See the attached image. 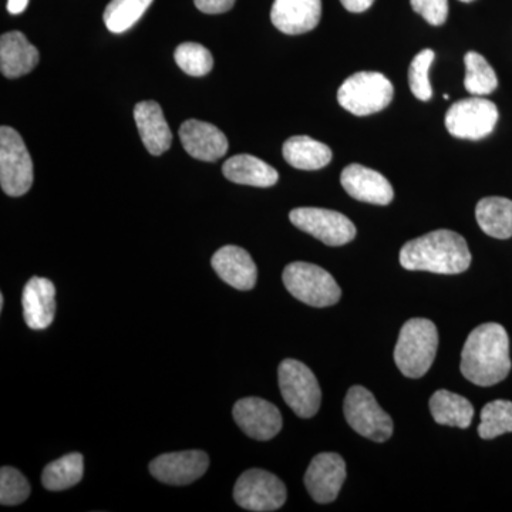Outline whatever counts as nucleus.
Here are the masks:
<instances>
[{"label":"nucleus","instance_id":"c756f323","mask_svg":"<svg viewBox=\"0 0 512 512\" xmlns=\"http://www.w3.org/2000/svg\"><path fill=\"white\" fill-rule=\"evenodd\" d=\"M174 57L180 69L190 76H205L214 67L210 50L198 43H183L175 49Z\"/></svg>","mask_w":512,"mask_h":512},{"label":"nucleus","instance_id":"39448f33","mask_svg":"<svg viewBox=\"0 0 512 512\" xmlns=\"http://www.w3.org/2000/svg\"><path fill=\"white\" fill-rule=\"evenodd\" d=\"M394 87L382 73L359 72L340 86L338 101L343 109L355 116L379 113L392 103Z\"/></svg>","mask_w":512,"mask_h":512},{"label":"nucleus","instance_id":"72a5a7b5","mask_svg":"<svg viewBox=\"0 0 512 512\" xmlns=\"http://www.w3.org/2000/svg\"><path fill=\"white\" fill-rule=\"evenodd\" d=\"M197 9L207 15H220L228 12L235 5V0H194Z\"/></svg>","mask_w":512,"mask_h":512},{"label":"nucleus","instance_id":"4be33fe9","mask_svg":"<svg viewBox=\"0 0 512 512\" xmlns=\"http://www.w3.org/2000/svg\"><path fill=\"white\" fill-rule=\"evenodd\" d=\"M222 174L235 184L268 188L278 183L279 174L265 161L249 154H239L225 161Z\"/></svg>","mask_w":512,"mask_h":512},{"label":"nucleus","instance_id":"dca6fc26","mask_svg":"<svg viewBox=\"0 0 512 512\" xmlns=\"http://www.w3.org/2000/svg\"><path fill=\"white\" fill-rule=\"evenodd\" d=\"M181 143L197 160L214 163L224 157L228 151V140L220 128L200 120L185 121L180 128Z\"/></svg>","mask_w":512,"mask_h":512},{"label":"nucleus","instance_id":"c85d7f7f","mask_svg":"<svg viewBox=\"0 0 512 512\" xmlns=\"http://www.w3.org/2000/svg\"><path fill=\"white\" fill-rule=\"evenodd\" d=\"M507 433H512V403L508 400H495L485 404L478 426L481 439L493 440Z\"/></svg>","mask_w":512,"mask_h":512},{"label":"nucleus","instance_id":"2eb2a0df","mask_svg":"<svg viewBox=\"0 0 512 512\" xmlns=\"http://www.w3.org/2000/svg\"><path fill=\"white\" fill-rule=\"evenodd\" d=\"M340 183L350 197L357 201L389 205L394 198L393 187L389 180L383 174L365 165H348L340 175Z\"/></svg>","mask_w":512,"mask_h":512},{"label":"nucleus","instance_id":"a878e982","mask_svg":"<svg viewBox=\"0 0 512 512\" xmlns=\"http://www.w3.org/2000/svg\"><path fill=\"white\" fill-rule=\"evenodd\" d=\"M84 458L80 453L67 454L47 464L43 470L42 483L46 490L63 491L82 481Z\"/></svg>","mask_w":512,"mask_h":512},{"label":"nucleus","instance_id":"4c0bfd02","mask_svg":"<svg viewBox=\"0 0 512 512\" xmlns=\"http://www.w3.org/2000/svg\"><path fill=\"white\" fill-rule=\"evenodd\" d=\"M460 2L470 3V2H473V0H460Z\"/></svg>","mask_w":512,"mask_h":512},{"label":"nucleus","instance_id":"473e14b6","mask_svg":"<svg viewBox=\"0 0 512 512\" xmlns=\"http://www.w3.org/2000/svg\"><path fill=\"white\" fill-rule=\"evenodd\" d=\"M414 12L430 25L441 26L448 18V0H410Z\"/></svg>","mask_w":512,"mask_h":512},{"label":"nucleus","instance_id":"7c9ffc66","mask_svg":"<svg viewBox=\"0 0 512 512\" xmlns=\"http://www.w3.org/2000/svg\"><path fill=\"white\" fill-rule=\"evenodd\" d=\"M434 52L431 49L421 50L419 55L414 57L409 67L410 90L416 99L429 101L433 97V90L429 79L431 64L434 62Z\"/></svg>","mask_w":512,"mask_h":512},{"label":"nucleus","instance_id":"cd10ccee","mask_svg":"<svg viewBox=\"0 0 512 512\" xmlns=\"http://www.w3.org/2000/svg\"><path fill=\"white\" fill-rule=\"evenodd\" d=\"M153 0H111L104 12V23L113 33L133 28L146 13Z\"/></svg>","mask_w":512,"mask_h":512},{"label":"nucleus","instance_id":"9d476101","mask_svg":"<svg viewBox=\"0 0 512 512\" xmlns=\"http://www.w3.org/2000/svg\"><path fill=\"white\" fill-rule=\"evenodd\" d=\"M285 484L269 471L252 468L238 478L234 498L247 511L271 512L279 510L286 501Z\"/></svg>","mask_w":512,"mask_h":512},{"label":"nucleus","instance_id":"2f4dec72","mask_svg":"<svg viewBox=\"0 0 512 512\" xmlns=\"http://www.w3.org/2000/svg\"><path fill=\"white\" fill-rule=\"evenodd\" d=\"M30 494L29 481L13 467H2L0 470V504L18 505L28 500Z\"/></svg>","mask_w":512,"mask_h":512},{"label":"nucleus","instance_id":"20e7f679","mask_svg":"<svg viewBox=\"0 0 512 512\" xmlns=\"http://www.w3.org/2000/svg\"><path fill=\"white\" fill-rule=\"evenodd\" d=\"M285 288L293 298L313 308H328L340 301L342 291L332 275L318 265L308 262H293L286 266Z\"/></svg>","mask_w":512,"mask_h":512},{"label":"nucleus","instance_id":"f257e3e1","mask_svg":"<svg viewBox=\"0 0 512 512\" xmlns=\"http://www.w3.org/2000/svg\"><path fill=\"white\" fill-rule=\"evenodd\" d=\"M461 373L477 386H494L510 375V339L498 323H484L470 333L461 352Z\"/></svg>","mask_w":512,"mask_h":512},{"label":"nucleus","instance_id":"a211bd4d","mask_svg":"<svg viewBox=\"0 0 512 512\" xmlns=\"http://www.w3.org/2000/svg\"><path fill=\"white\" fill-rule=\"evenodd\" d=\"M212 268L222 281L238 291H251L258 279V268L245 249L227 245L218 249L211 259Z\"/></svg>","mask_w":512,"mask_h":512},{"label":"nucleus","instance_id":"f704fd0d","mask_svg":"<svg viewBox=\"0 0 512 512\" xmlns=\"http://www.w3.org/2000/svg\"><path fill=\"white\" fill-rule=\"evenodd\" d=\"M340 2H342L343 8L349 12L362 13L366 12L375 0H340Z\"/></svg>","mask_w":512,"mask_h":512},{"label":"nucleus","instance_id":"aec40b11","mask_svg":"<svg viewBox=\"0 0 512 512\" xmlns=\"http://www.w3.org/2000/svg\"><path fill=\"white\" fill-rule=\"evenodd\" d=\"M138 133L148 153L161 156L173 143V133L168 127L163 110L156 101H143L134 109Z\"/></svg>","mask_w":512,"mask_h":512},{"label":"nucleus","instance_id":"7ed1b4c3","mask_svg":"<svg viewBox=\"0 0 512 512\" xmlns=\"http://www.w3.org/2000/svg\"><path fill=\"white\" fill-rule=\"evenodd\" d=\"M439 348V332L429 319L407 320L394 348V362L410 379H420L429 372Z\"/></svg>","mask_w":512,"mask_h":512},{"label":"nucleus","instance_id":"f3484780","mask_svg":"<svg viewBox=\"0 0 512 512\" xmlns=\"http://www.w3.org/2000/svg\"><path fill=\"white\" fill-rule=\"evenodd\" d=\"M322 18V0H275L271 20L285 35L311 32Z\"/></svg>","mask_w":512,"mask_h":512},{"label":"nucleus","instance_id":"412c9836","mask_svg":"<svg viewBox=\"0 0 512 512\" xmlns=\"http://www.w3.org/2000/svg\"><path fill=\"white\" fill-rule=\"evenodd\" d=\"M39 50L22 32L5 33L0 39V70L8 79L25 76L39 63Z\"/></svg>","mask_w":512,"mask_h":512},{"label":"nucleus","instance_id":"b1692460","mask_svg":"<svg viewBox=\"0 0 512 512\" xmlns=\"http://www.w3.org/2000/svg\"><path fill=\"white\" fill-rule=\"evenodd\" d=\"M430 412L441 426L468 429L474 417L473 404L460 394L437 390L430 399Z\"/></svg>","mask_w":512,"mask_h":512},{"label":"nucleus","instance_id":"1a4fd4ad","mask_svg":"<svg viewBox=\"0 0 512 512\" xmlns=\"http://www.w3.org/2000/svg\"><path fill=\"white\" fill-rule=\"evenodd\" d=\"M497 121V106L493 101L478 96L457 101L446 114L448 133L463 140L476 141L490 136Z\"/></svg>","mask_w":512,"mask_h":512},{"label":"nucleus","instance_id":"4468645a","mask_svg":"<svg viewBox=\"0 0 512 512\" xmlns=\"http://www.w3.org/2000/svg\"><path fill=\"white\" fill-rule=\"evenodd\" d=\"M239 429L251 439L268 441L282 430V416L275 404L259 397H247L232 410Z\"/></svg>","mask_w":512,"mask_h":512},{"label":"nucleus","instance_id":"423d86ee","mask_svg":"<svg viewBox=\"0 0 512 512\" xmlns=\"http://www.w3.org/2000/svg\"><path fill=\"white\" fill-rule=\"evenodd\" d=\"M279 389L296 416L311 419L319 412L322 392L318 379L305 363L285 359L278 369Z\"/></svg>","mask_w":512,"mask_h":512},{"label":"nucleus","instance_id":"e433bc0d","mask_svg":"<svg viewBox=\"0 0 512 512\" xmlns=\"http://www.w3.org/2000/svg\"><path fill=\"white\" fill-rule=\"evenodd\" d=\"M3 305H5V298H3V295H0V309H3Z\"/></svg>","mask_w":512,"mask_h":512},{"label":"nucleus","instance_id":"bb28decb","mask_svg":"<svg viewBox=\"0 0 512 512\" xmlns=\"http://www.w3.org/2000/svg\"><path fill=\"white\" fill-rule=\"evenodd\" d=\"M466 63V80L464 86L468 93L483 97L491 94L498 87V77L491 64L477 52H468L464 57Z\"/></svg>","mask_w":512,"mask_h":512},{"label":"nucleus","instance_id":"f8f14e48","mask_svg":"<svg viewBox=\"0 0 512 512\" xmlns=\"http://www.w3.org/2000/svg\"><path fill=\"white\" fill-rule=\"evenodd\" d=\"M345 480L346 463L336 453L318 454L309 464L305 474L306 490L319 504L335 501Z\"/></svg>","mask_w":512,"mask_h":512},{"label":"nucleus","instance_id":"6ab92c4d","mask_svg":"<svg viewBox=\"0 0 512 512\" xmlns=\"http://www.w3.org/2000/svg\"><path fill=\"white\" fill-rule=\"evenodd\" d=\"M56 288L52 281L46 278L29 279L23 289V316L30 329L42 330L49 328L55 320Z\"/></svg>","mask_w":512,"mask_h":512},{"label":"nucleus","instance_id":"0eeeda50","mask_svg":"<svg viewBox=\"0 0 512 512\" xmlns=\"http://www.w3.org/2000/svg\"><path fill=\"white\" fill-rule=\"evenodd\" d=\"M33 163L25 141L12 127L0 128V185L9 197H22L32 188Z\"/></svg>","mask_w":512,"mask_h":512},{"label":"nucleus","instance_id":"ddd939ff","mask_svg":"<svg viewBox=\"0 0 512 512\" xmlns=\"http://www.w3.org/2000/svg\"><path fill=\"white\" fill-rule=\"evenodd\" d=\"M210 467V457L200 450L168 453L150 463L151 476L168 485H187L204 476Z\"/></svg>","mask_w":512,"mask_h":512},{"label":"nucleus","instance_id":"c9c22d12","mask_svg":"<svg viewBox=\"0 0 512 512\" xmlns=\"http://www.w3.org/2000/svg\"><path fill=\"white\" fill-rule=\"evenodd\" d=\"M29 0H8V12L10 15H20L28 8Z\"/></svg>","mask_w":512,"mask_h":512},{"label":"nucleus","instance_id":"5701e85b","mask_svg":"<svg viewBox=\"0 0 512 512\" xmlns=\"http://www.w3.org/2000/svg\"><path fill=\"white\" fill-rule=\"evenodd\" d=\"M282 154L286 163L305 171L320 170L332 161V150L326 144L306 136L288 138Z\"/></svg>","mask_w":512,"mask_h":512},{"label":"nucleus","instance_id":"9b49d317","mask_svg":"<svg viewBox=\"0 0 512 512\" xmlns=\"http://www.w3.org/2000/svg\"><path fill=\"white\" fill-rule=\"evenodd\" d=\"M289 220L296 228L329 247H342L356 237V227L346 215L325 208H295Z\"/></svg>","mask_w":512,"mask_h":512},{"label":"nucleus","instance_id":"f03ea898","mask_svg":"<svg viewBox=\"0 0 512 512\" xmlns=\"http://www.w3.org/2000/svg\"><path fill=\"white\" fill-rule=\"evenodd\" d=\"M400 264L407 271L463 274L470 268L471 252L460 234L450 229H437L406 242L400 251Z\"/></svg>","mask_w":512,"mask_h":512},{"label":"nucleus","instance_id":"6e6552de","mask_svg":"<svg viewBox=\"0 0 512 512\" xmlns=\"http://www.w3.org/2000/svg\"><path fill=\"white\" fill-rule=\"evenodd\" d=\"M345 419L360 436L366 439L384 443L392 437L393 420L379 403L375 396L363 386H353L345 397Z\"/></svg>","mask_w":512,"mask_h":512},{"label":"nucleus","instance_id":"393cba45","mask_svg":"<svg viewBox=\"0 0 512 512\" xmlns=\"http://www.w3.org/2000/svg\"><path fill=\"white\" fill-rule=\"evenodd\" d=\"M476 218L485 234L497 239L512 237V201L503 197L483 198L477 204Z\"/></svg>","mask_w":512,"mask_h":512}]
</instances>
